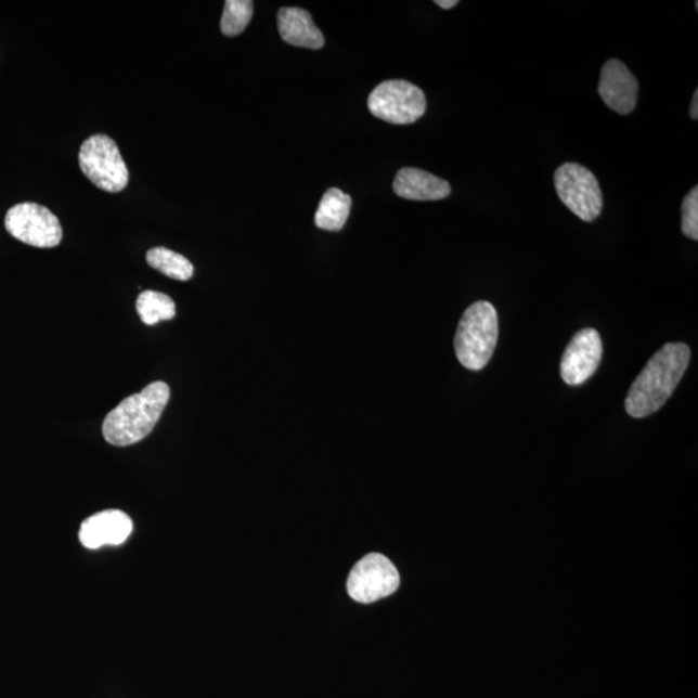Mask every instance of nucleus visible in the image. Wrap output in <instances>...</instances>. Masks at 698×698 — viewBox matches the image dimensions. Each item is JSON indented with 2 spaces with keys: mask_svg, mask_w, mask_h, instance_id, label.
I'll return each mask as SVG.
<instances>
[{
  "mask_svg": "<svg viewBox=\"0 0 698 698\" xmlns=\"http://www.w3.org/2000/svg\"><path fill=\"white\" fill-rule=\"evenodd\" d=\"M689 360L690 349L684 344H669L656 352L630 387L625 401L630 417L646 418L660 411L680 385Z\"/></svg>",
  "mask_w": 698,
  "mask_h": 698,
  "instance_id": "nucleus-1",
  "label": "nucleus"
},
{
  "mask_svg": "<svg viewBox=\"0 0 698 698\" xmlns=\"http://www.w3.org/2000/svg\"><path fill=\"white\" fill-rule=\"evenodd\" d=\"M170 387L154 382L114 409L103 423V435L114 447H129L146 438L169 404Z\"/></svg>",
  "mask_w": 698,
  "mask_h": 698,
  "instance_id": "nucleus-2",
  "label": "nucleus"
},
{
  "mask_svg": "<svg viewBox=\"0 0 698 698\" xmlns=\"http://www.w3.org/2000/svg\"><path fill=\"white\" fill-rule=\"evenodd\" d=\"M499 314L489 301H476L463 313L454 338L456 358L468 371L488 365L499 340Z\"/></svg>",
  "mask_w": 698,
  "mask_h": 698,
  "instance_id": "nucleus-3",
  "label": "nucleus"
},
{
  "mask_svg": "<svg viewBox=\"0 0 698 698\" xmlns=\"http://www.w3.org/2000/svg\"><path fill=\"white\" fill-rule=\"evenodd\" d=\"M79 166L99 190L109 193L124 191L129 184L130 172L114 140L93 135L80 146Z\"/></svg>",
  "mask_w": 698,
  "mask_h": 698,
  "instance_id": "nucleus-4",
  "label": "nucleus"
},
{
  "mask_svg": "<svg viewBox=\"0 0 698 698\" xmlns=\"http://www.w3.org/2000/svg\"><path fill=\"white\" fill-rule=\"evenodd\" d=\"M373 116L393 125H411L425 116V92L406 80H386L367 100Z\"/></svg>",
  "mask_w": 698,
  "mask_h": 698,
  "instance_id": "nucleus-5",
  "label": "nucleus"
},
{
  "mask_svg": "<svg viewBox=\"0 0 698 698\" xmlns=\"http://www.w3.org/2000/svg\"><path fill=\"white\" fill-rule=\"evenodd\" d=\"M561 203L577 217L592 223L603 210V194L595 174L580 164H564L555 171Z\"/></svg>",
  "mask_w": 698,
  "mask_h": 698,
  "instance_id": "nucleus-6",
  "label": "nucleus"
},
{
  "mask_svg": "<svg viewBox=\"0 0 698 698\" xmlns=\"http://www.w3.org/2000/svg\"><path fill=\"white\" fill-rule=\"evenodd\" d=\"M4 224L12 237L29 246L52 248L63 240V228L56 215L42 205L13 206L5 215Z\"/></svg>",
  "mask_w": 698,
  "mask_h": 698,
  "instance_id": "nucleus-7",
  "label": "nucleus"
},
{
  "mask_svg": "<svg viewBox=\"0 0 698 698\" xmlns=\"http://www.w3.org/2000/svg\"><path fill=\"white\" fill-rule=\"evenodd\" d=\"M400 586V574L392 561L380 554L361 559L348 576L347 592L354 602L374 603L392 595Z\"/></svg>",
  "mask_w": 698,
  "mask_h": 698,
  "instance_id": "nucleus-8",
  "label": "nucleus"
},
{
  "mask_svg": "<svg viewBox=\"0 0 698 698\" xmlns=\"http://www.w3.org/2000/svg\"><path fill=\"white\" fill-rule=\"evenodd\" d=\"M603 356L600 334L594 328L577 333L563 354L560 374L569 386H580L593 377Z\"/></svg>",
  "mask_w": 698,
  "mask_h": 698,
  "instance_id": "nucleus-9",
  "label": "nucleus"
},
{
  "mask_svg": "<svg viewBox=\"0 0 698 698\" xmlns=\"http://www.w3.org/2000/svg\"><path fill=\"white\" fill-rule=\"evenodd\" d=\"M639 93V83L619 60H609L603 66L599 82V95L609 109L626 116L635 109Z\"/></svg>",
  "mask_w": 698,
  "mask_h": 698,
  "instance_id": "nucleus-10",
  "label": "nucleus"
},
{
  "mask_svg": "<svg viewBox=\"0 0 698 698\" xmlns=\"http://www.w3.org/2000/svg\"><path fill=\"white\" fill-rule=\"evenodd\" d=\"M132 533L130 516L119 509H106L83 521L79 540L87 548L122 545Z\"/></svg>",
  "mask_w": 698,
  "mask_h": 698,
  "instance_id": "nucleus-11",
  "label": "nucleus"
},
{
  "mask_svg": "<svg viewBox=\"0 0 698 698\" xmlns=\"http://www.w3.org/2000/svg\"><path fill=\"white\" fill-rule=\"evenodd\" d=\"M393 191L405 199L439 201L451 196L452 188L432 173L406 167L396 174Z\"/></svg>",
  "mask_w": 698,
  "mask_h": 698,
  "instance_id": "nucleus-12",
  "label": "nucleus"
},
{
  "mask_svg": "<svg viewBox=\"0 0 698 698\" xmlns=\"http://www.w3.org/2000/svg\"><path fill=\"white\" fill-rule=\"evenodd\" d=\"M279 30L286 43L301 49L320 50L325 44L324 35L314 25L312 16L298 7H286L279 12Z\"/></svg>",
  "mask_w": 698,
  "mask_h": 698,
  "instance_id": "nucleus-13",
  "label": "nucleus"
},
{
  "mask_svg": "<svg viewBox=\"0 0 698 698\" xmlns=\"http://www.w3.org/2000/svg\"><path fill=\"white\" fill-rule=\"evenodd\" d=\"M352 198L344 192L332 188L322 197L314 223L320 230L339 232L347 223L351 211Z\"/></svg>",
  "mask_w": 698,
  "mask_h": 698,
  "instance_id": "nucleus-14",
  "label": "nucleus"
},
{
  "mask_svg": "<svg viewBox=\"0 0 698 698\" xmlns=\"http://www.w3.org/2000/svg\"><path fill=\"white\" fill-rule=\"evenodd\" d=\"M146 261L154 270L165 274V276L188 281L193 277L194 267L183 255L169 250L166 247L151 248L146 254Z\"/></svg>",
  "mask_w": 698,
  "mask_h": 698,
  "instance_id": "nucleus-15",
  "label": "nucleus"
},
{
  "mask_svg": "<svg viewBox=\"0 0 698 698\" xmlns=\"http://www.w3.org/2000/svg\"><path fill=\"white\" fill-rule=\"evenodd\" d=\"M137 311L145 325L154 326L160 321H169L177 314V306L169 295L147 290L137 300Z\"/></svg>",
  "mask_w": 698,
  "mask_h": 698,
  "instance_id": "nucleus-16",
  "label": "nucleus"
},
{
  "mask_svg": "<svg viewBox=\"0 0 698 698\" xmlns=\"http://www.w3.org/2000/svg\"><path fill=\"white\" fill-rule=\"evenodd\" d=\"M254 12L251 0H227L220 29L227 37L241 35L250 24Z\"/></svg>",
  "mask_w": 698,
  "mask_h": 698,
  "instance_id": "nucleus-17",
  "label": "nucleus"
},
{
  "mask_svg": "<svg viewBox=\"0 0 698 698\" xmlns=\"http://www.w3.org/2000/svg\"><path fill=\"white\" fill-rule=\"evenodd\" d=\"M682 232L689 240H698V188L690 191L682 204Z\"/></svg>",
  "mask_w": 698,
  "mask_h": 698,
  "instance_id": "nucleus-18",
  "label": "nucleus"
},
{
  "mask_svg": "<svg viewBox=\"0 0 698 698\" xmlns=\"http://www.w3.org/2000/svg\"><path fill=\"white\" fill-rule=\"evenodd\" d=\"M690 117L695 120L698 118V90L695 91L693 103H690Z\"/></svg>",
  "mask_w": 698,
  "mask_h": 698,
  "instance_id": "nucleus-19",
  "label": "nucleus"
},
{
  "mask_svg": "<svg viewBox=\"0 0 698 698\" xmlns=\"http://www.w3.org/2000/svg\"><path fill=\"white\" fill-rule=\"evenodd\" d=\"M435 3L438 4L439 7H441V9L452 10L460 2H458V0H436Z\"/></svg>",
  "mask_w": 698,
  "mask_h": 698,
  "instance_id": "nucleus-20",
  "label": "nucleus"
}]
</instances>
